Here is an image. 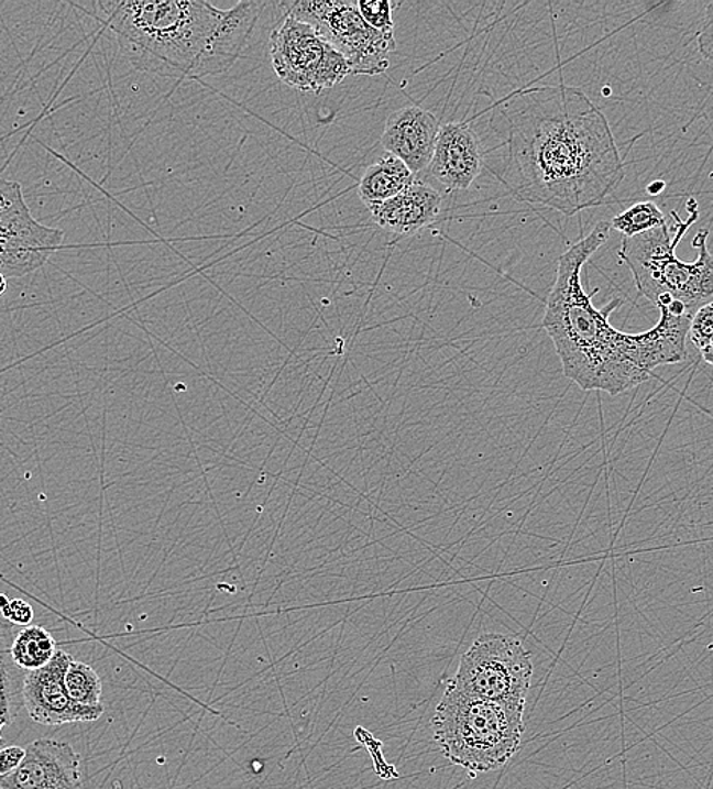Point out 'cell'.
I'll return each instance as SVG.
<instances>
[{
    "instance_id": "obj_1",
    "label": "cell",
    "mask_w": 713,
    "mask_h": 789,
    "mask_svg": "<svg viewBox=\"0 0 713 789\" xmlns=\"http://www.w3.org/2000/svg\"><path fill=\"white\" fill-rule=\"evenodd\" d=\"M507 186L563 216L599 207L626 176L606 116L570 86L524 88L506 111Z\"/></svg>"
},
{
    "instance_id": "obj_2",
    "label": "cell",
    "mask_w": 713,
    "mask_h": 789,
    "mask_svg": "<svg viewBox=\"0 0 713 789\" xmlns=\"http://www.w3.org/2000/svg\"><path fill=\"white\" fill-rule=\"evenodd\" d=\"M611 222L596 223L586 238L572 244L557 263L556 283L547 299L542 327L555 343L563 374L583 391L621 395L650 380L638 363L636 335H626L608 319L621 299L596 308L584 291V264L611 238Z\"/></svg>"
},
{
    "instance_id": "obj_3",
    "label": "cell",
    "mask_w": 713,
    "mask_h": 789,
    "mask_svg": "<svg viewBox=\"0 0 713 789\" xmlns=\"http://www.w3.org/2000/svg\"><path fill=\"white\" fill-rule=\"evenodd\" d=\"M98 22L118 40L138 70L202 78L223 10L202 0H106L96 3Z\"/></svg>"
},
{
    "instance_id": "obj_4",
    "label": "cell",
    "mask_w": 713,
    "mask_h": 789,
    "mask_svg": "<svg viewBox=\"0 0 713 789\" xmlns=\"http://www.w3.org/2000/svg\"><path fill=\"white\" fill-rule=\"evenodd\" d=\"M688 211V220L671 211L674 238L667 226L655 228L636 238H624L618 255L630 267L636 288L648 302L657 308L680 303L694 316L713 299V255L707 248L709 231L701 230L692 240L695 262L687 263L677 257V244L700 216L694 198L689 199Z\"/></svg>"
},
{
    "instance_id": "obj_5",
    "label": "cell",
    "mask_w": 713,
    "mask_h": 789,
    "mask_svg": "<svg viewBox=\"0 0 713 789\" xmlns=\"http://www.w3.org/2000/svg\"><path fill=\"white\" fill-rule=\"evenodd\" d=\"M526 704L487 702L447 688L431 720L445 758L472 772L498 770L519 750Z\"/></svg>"
},
{
    "instance_id": "obj_6",
    "label": "cell",
    "mask_w": 713,
    "mask_h": 789,
    "mask_svg": "<svg viewBox=\"0 0 713 789\" xmlns=\"http://www.w3.org/2000/svg\"><path fill=\"white\" fill-rule=\"evenodd\" d=\"M531 676V655L519 639L484 633L464 653L447 688L487 702L526 704Z\"/></svg>"
},
{
    "instance_id": "obj_7",
    "label": "cell",
    "mask_w": 713,
    "mask_h": 789,
    "mask_svg": "<svg viewBox=\"0 0 713 789\" xmlns=\"http://www.w3.org/2000/svg\"><path fill=\"white\" fill-rule=\"evenodd\" d=\"M284 15L307 23L339 51L350 64L351 75H382L391 66L388 55L395 39L364 22L354 2L299 0L282 3Z\"/></svg>"
},
{
    "instance_id": "obj_8",
    "label": "cell",
    "mask_w": 713,
    "mask_h": 789,
    "mask_svg": "<svg viewBox=\"0 0 713 789\" xmlns=\"http://www.w3.org/2000/svg\"><path fill=\"white\" fill-rule=\"evenodd\" d=\"M271 58L279 81L306 94H320L351 75L339 51L314 28L287 15L272 31Z\"/></svg>"
},
{
    "instance_id": "obj_9",
    "label": "cell",
    "mask_w": 713,
    "mask_h": 789,
    "mask_svg": "<svg viewBox=\"0 0 713 789\" xmlns=\"http://www.w3.org/2000/svg\"><path fill=\"white\" fill-rule=\"evenodd\" d=\"M64 232L32 218L19 183L0 178V274L25 276L62 248Z\"/></svg>"
},
{
    "instance_id": "obj_10",
    "label": "cell",
    "mask_w": 713,
    "mask_h": 789,
    "mask_svg": "<svg viewBox=\"0 0 713 789\" xmlns=\"http://www.w3.org/2000/svg\"><path fill=\"white\" fill-rule=\"evenodd\" d=\"M72 662L69 653L58 648L54 659L40 670L28 671L23 699L30 719L43 726L87 723L103 715V706H84L67 692L64 676Z\"/></svg>"
},
{
    "instance_id": "obj_11",
    "label": "cell",
    "mask_w": 713,
    "mask_h": 789,
    "mask_svg": "<svg viewBox=\"0 0 713 789\" xmlns=\"http://www.w3.org/2000/svg\"><path fill=\"white\" fill-rule=\"evenodd\" d=\"M22 764L0 777L3 789H79L83 783L81 758L69 743L37 739L25 748Z\"/></svg>"
},
{
    "instance_id": "obj_12",
    "label": "cell",
    "mask_w": 713,
    "mask_h": 789,
    "mask_svg": "<svg viewBox=\"0 0 713 789\" xmlns=\"http://www.w3.org/2000/svg\"><path fill=\"white\" fill-rule=\"evenodd\" d=\"M482 144L468 122L440 125L428 171L448 191L468 190L482 174Z\"/></svg>"
},
{
    "instance_id": "obj_13",
    "label": "cell",
    "mask_w": 713,
    "mask_h": 789,
    "mask_svg": "<svg viewBox=\"0 0 713 789\" xmlns=\"http://www.w3.org/2000/svg\"><path fill=\"white\" fill-rule=\"evenodd\" d=\"M439 130V120L430 111L418 106L404 107L388 116L382 144L386 154L399 158L418 175L430 166Z\"/></svg>"
},
{
    "instance_id": "obj_14",
    "label": "cell",
    "mask_w": 713,
    "mask_h": 789,
    "mask_svg": "<svg viewBox=\"0 0 713 789\" xmlns=\"http://www.w3.org/2000/svg\"><path fill=\"white\" fill-rule=\"evenodd\" d=\"M442 208V195L430 184L416 182L395 198L370 208L372 220L392 234H418L438 220Z\"/></svg>"
},
{
    "instance_id": "obj_15",
    "label": "cell",
    "mask_w": 713,
    "mask_h": 789,
    "mask_svg": "<svg viewBox=\"0 0 713 789\" xmlns=\"http://www.w3.org/2000/svg\"><path fill=\"white\" fill-rule=\"evenodd\" d=\"M266 6V2H239L231 10H223L222 20L211 44L207 76L223 74L230 69L246 46L255 23Z\"/></svg>"
},
{
    "instance_id": "obj_16",
    "label": "cell",
    "mask_w": 713,
    "mask_h": 789,
    "mask_svg": "<svg viewBox=\"0 0 713 789\" xmlns=\"http://www.w3.org/2000/svg\"><path fill=\"white\" fill-rule=\"evenodd\" d=\"M13 632V624L0 615V748L6 747L3 727L14 723L20 709L25 706L23 688L26 671L22 670L11 656V644L15 636Z\"/></svg>"
},
{
    "instance_id": "obj_17",
    "label": "cell",
    "mask_w": 713,
    "mask_h": 789,
    "mask_svg": "<svg viewBox=\"0 0 713 789\" xmlns=\"http://www.w3.org/2000/svg\"><path fill=\"white\" fill-rule=\"evenodd\" d=\"M415 182L416 175L408 169L406 164L394 155L384 154L364 171L359 183V196L370 210L372 207L395 198Z\"/></svg>"
},
{
    "instance_id": "obj_18",
    "label": "cell",
    "mask_w": 713,
    "mask_h": 789,
    "mask_svg": "<svg viewBox=\"0 0 713 789\" xmlns=\"http://www.w3.org/2000/svg\"><path fill=\"white\" fill-rule=\"evenodd\" d=\"M58 651L57 640L42 626H28L15 633L11 656L22 670L35 671L46 667Z\"/></svg>"
},
{
    "instance_id": "obj_19",
    "label": "cell",
    "mask_w": 713,
    "mask_h": 789,
    "mask_svg": "<svg viewBox=\"0 0 713 789\" xmlns=\"http://www.w3.org/2000/svg\"><path fill=\"white\" fill-rule=\"evenodd\" d=\"M612 230L619 231L624 238H636L655 228L667 226L663 211L656 202L633 204L611 222Z\"/></svg>"
},
{
    "instance_id": "obj_20",
    "label": "cell",
    "mask_w": 713,
    "mask_h": 789,
    "mask_svg": "<svg viewBox=\"0 0 713 789\" xmlns=\"http://www.w3.org/2000/svg\"><path fill=\"white\" fill-rule=\"evenodd\" d=\"M67 692L84 706H102V680L90 665L72 659L64 676Z\"/></svg>"
},
{
    "instance_id": "obj_21",
    "label": "cell",
    "mask_w": 713,
    "mask_h": 789,
    "mask_svg": "<svg viewBox=\"0 0 713 789\" xmlns=\"http://www.w3.org/2000/svg\"><path fill=\"white\" fill-rule=\"evenodd\" d=\"M354 3L368 25L387 37L395 39L394 8L398 3L388 0H359Z\"/></svg>"
},
{
    "instance_id": "obj_22",
    "label": "cell",
    "mask_w": 713,
    "mask_h": 789,
    "mask_svg": "<svg viewBox=\"0 0 713 789\" xmlns=\"http://www.w3.org/2000/svg\"><path fill=\"white\" fill-rule=\"evenodd\" d=\"M689 339L700 351H703L704 348L713 342V302L704 304L692 316L691 326H689Z\"/></svg>"
},
{
    "instance_id": "obj_23",
    "label": "cell",
    "mask_w": 713,
    "mask_h": 789,
    "mask_svg": "<svg viewBox=\"0 0 713 789\" xmlns=\"http://www.w3.org/2000/svg\"><path fill=\"white\" fill-rule=\"evenodd\" d=\"M696 42H699L701 57L713 67V2L709 3L706 8V14L696 32Z\"/></svg>"
},
{
    "instance_id": "obj_24",
    "label": "cell",
    "mask_w": 713,
    "mask_h": 789,
    "mask_svg": "<svg viewBox=\"0 0 713 789\" xmlns=\"http://www.w3.org/2000/svg\"><path fill=\"white\" fill-rule=\"evenodd\" d=\"M0 615L10 621L13 626L28 627L31 626L32 620H34V611H32L31 604L20 599L11 600L10 604L0 611Z\"/></svg>"
},
{
    "instance_id": "obj_25",
    "label": "cell",
    "mask_w": 713,
    "mask_h": 789,
    "mask_svg": "<svg viewBox=\"0 0 713 789\" xmlns=\"http://www.w3.org/2000/svg\"><path fill=\"white\" fill-rule=\"evenodd\" d=\"M25 748L18 746H6L0 748V777L10 775L25 759Z\"/></svg>"
},
{
    "instance_id": "obj_26",
    "label": "cell",
    "mask_w": 713,
    "mask_h": 789,
    "mask_svg": "<svg viewBox=\"0 0 713 789\" xmlns=\"http://www.w3.org/2000/svg\"><path fill=\"white\" fill-rule=\"evenodd\" d=\"M701 355H703L704 362L712 364L713 366V342L701 351Z\"/></svg>"
},
{
    "instance_id": "obj_27",
    "label": "cell",
    "mask_w": 713,
    "mask_h": 789,
    "mask_svg": "<svg viewBox=\"0 0 713 789\" xmlns=\"http://www.w3.org/2000/svg\"><path fill=\"white\" fill-rule=\"evenodd\" d=\"M663 188H665V183L656 182V183H651L650 186L647 187V191H648V194H651V195H659L660 191L663 190Z\"/></svg>"
},
{
    "instance_id": "obj_28",
    "label": "cell",
    "mask_w": 713,
    "mask_h": 789,
    "mask_svg": "<svg viewBox=\"0 0 713 789\" xmlns=\"http://www.w3.org/2000/svg\"><path fill=\"white\" fill-rule=\"evenodd\" d=\"M7 286H8V284H7V276L0 274V296H2L3 294H6V292H7Z\"/></svg>"
},
{
    "instance_id": "obj_29",
    "label": "cell",
    "mask_w": 713,
    "mask_h": 789,
    "mask_svg": "<svg viewBox=\"0 0 713 789\" xmlns=\"http://www.w3.org/2000/svg\"><path fill=\"white\" fill-rule=\"evenodd\" d=\"M11 600L6 594H0V611L10 604Z\"/></svg>"
},
{
    "instance_id": "obj_30",
    "label": "cell",
    "mask_w": 713,
    "mask_h": 789,
    "mask_svg": "<svg viewBox=\"0 0 713 789\" xmlns=\"http://www.w3.org/2000/svg\"><path fill=\"white\" fill-rule=\"evenodd\" d=\"M0 789H3V788H0Z\"/></svg>"
}]
</instances>
